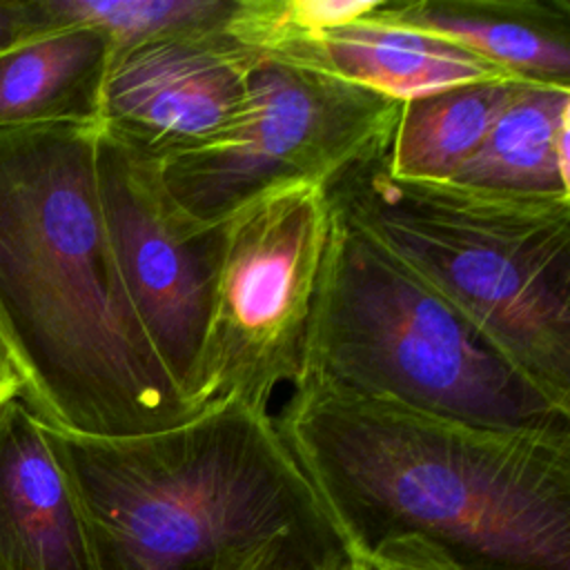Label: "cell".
<instances>
[{
  "label": "cell",
  "mask_w": 570,
  "mask_h": 570,
  "mask_svg": "<svg viewBox=\"0 0 570 570\" xmlns=\"http://www.w3.org/2000/svg\"><path fill=\"white\" fill-rule=\"evenodd\" d=\"M274 421L350 557L416 534L494 570H570V419L481 425L303 379Z\"/></svg>",
  "instance_id": "1"
},
{
  "label": "cell",
  "mask_w": 570,
  "mask_h": 570,
  "mask_svg": "<svg viewBox=\"0 0 570 570\" xmlns=\"http://www.w3.org/2000/svg\"><path fill=\"white\" fill-rule=\"evenodd\" d=\"M100 122L0 131V338L47 425L145 434L196 412L129 301L107 236Z\"/></svg>",
  "instance_id": "2"
},
{
  "label": "cell",
  "mask_w": 570,
  "mask_h": 570,
  "mask_svg": "<svg viewBox=\"0 0 570 570\" xmlns=\"http://www.w3.org/2000/svg\"><path fill=\"white\" fill-rule=\"evenodd\" d=\"M42 430L100 570H214L285 530L341 539L269 410L220 401L127 436Z\"/></svg>",
  "instance_id": "3"
},
{
  "label": "cell",
  "mask_w": 570,
  "mask_h": 570,
  "mask_svg": "<svg viewBox=\"0 0 570 570\" xmlns=\"http://www.w3.org/2000/svg\"><path fill=\"white\" fill-rule=\"evenodd\" d=\"M325 196L570 414V198L407 180L383 154L334 176Z\"/></svg>",
  "instance_id": "4"
},
{
  "label": "cell",
  "mask_w": 570,
  "mask_h": 570,
  "mask_svg": "<svg viewBox=\"0 0 570 570\" xmlns=\"http://www.w3.org/2000/svg\"><path fill=\"white\" fill-rule=\"evenodd\" d=\"M330 212L298 381L314 379L481 425L570 419L465 316Z\"/></svg>",
  "instance_id": "5"
},
{
  "label": "cell",
  "mask_w": 570,
  "mask_h": 570,
  "mask_svg": "<svg viewBox=\"0 0 570 570\" xmlns=\"http://www.w3.org/2000/svg\"><path fill=\"white\" fill-rule=\"evenodd\" d=\"M401 102L374 89L258 58L243 100L205 140L158 160L178 207L216 225L287 185H321L385 154Z\"/></svg>",
  "instance_id": "6"
},
{
  "label": "cell",
  "mask_w": 570,
  "mask_h": 570,
  "mask_svg": "<svg viewBox=\"0 0 570 570\" xmlns=\"http://www.w3.org/2000/svg\"><path fill=\"white\" fill-rule=\"evenodd\" d=\"M330 216L325 187L301 183L272 189L223 220L198 410L220 401L269 410L274 392L298 381Z\"/></svg>",
  "instance_id": "7"
},
{
  "label": "cell",
  "mask_w": 570,
  "mask_h": 570,
  "mask_svg": "<svg viewBox=\"0 0 570 570\" xmlns=\"http://www.w3.org/2000/svg\"><path fill=\"white\" fill-rule=\"evenodd\" d=\"M96 180L111 252L129 301L167 374L194 412L223 223L187 216L158 160L98 127Z\"/></svg>",
  "instance_id": "8"
},
{
  "label": "cell",
  "mask_w": 570,
  "mask_h": 570,
  "mask_svg": "<svg viewBox=\"0 0 570 570\" xmlns=\"http://www.w3.org/2000/svg\"><path fill=\"white\" fill-rule=\"evenodd\" d=\"M256 60L225 27L114 51L100 125L160 160L205 140L234 114Z\"/></svg>",
  "instance_id": "9"
},
{
  "label": "cell",
  "mask_w": 570,
  "mask_h": 570,
  "mask_svg": "<svg viewBox=\"0 0 570 570\" xmlns=\"http://www.w3.org/2000/svg\"><path fill=\"white\" fill-rule=\"evenodd\" d=\"M0 570H100L42 421L20 399L0 405Z\"/></svg>",
  "instance_id": "10"
},
{
  "label": "cell",
  "mask_w": 570,
  "mask_h": 570,
  "mask_svg": "<svg viewBox=\"0 0 570 570\" xmlns=\"http://www.w3.org/2000/svg\"><path fill=\"white\" fill-rule=\"evenodd\" d=\"M261 58L323 71L399 102L456 85L512 78L450 40L374 20L370 13L341 27L292 36Z\"/></svg>",
  "instance_id": "11"
},
{
  "label": "cell",
  "mask_w": 570,
  "mask_h": 570,
  "mask_svg": "<svg viewBox=\"0 0 570 570\" xmlns=\"http://www.w3.org/2000/svg\"><path fill=\"white\" fill-rule=\"evenodd\" d=\"M370 16L450 40L512 78L570 89L566 0H379Z\"/></svg>",
  "instance_id": "12"
},
{
  "label": "cell",
  "mask_w": 570,
  "mask_h": 570,
  "mask_svg": "<svg viewBox=\"0 0 570 570\" xmlns=\"http://www.w3.org/2000/svg\"><path fill=\"white\" fill-rule=\"evenodd\" d=\"M111 58L105 33L69 27L0 53V131L60 122H100Z\"/></svg>",
  "instance_id": "13"
},
{
  "label": "cell",
  "mask_w": 570,
  "mask_h": 570,
  "mask_svg": "<svg viewBox=\"0 0 570 570\" xmlns=\"http://www.w3.org/2000/svg\"><path fill=\"white\" fill-rule=\"evenodd\" d=\"M570 89L521 82L454 183L570 198Z\"/></svg>",
  "instance_id": "14"
},
{
  "label": "cell",
  "mask_w": 570,
  "mask_h": 570,
  "mask_svg": "<svg viewBox=\"0 0 570 570\" xmlns=\"http://www.w3.org/2000/svg\"><path fill=\"white\" fill-rule=\"evenodd\" d=\"M521 82L479 80L401 102L383 154L387 171L407 180H452Z\"/></svg>",
  "instance_id": "15"
},
{
  "label": "cell",
  "mask_w": 570,
  "mask_h": 570,
  "mask_svg": "<svg viewBox=\"0 0 570 570\" xmlns=\"http://www.w3.org/2000/svg\"><path fill=\"white\" fill-rule=\"evenodd\" d=\"M42 31L89 27L111 53L138 42L200 29H223L236 0H36Z\"/></svg>",
  "instance_id": "16"
},
{
  "label": "cell",
  "mask_w": 570,
  "mask_h": 570,
  "mask_svg": "<svg viewBox=\"0 0 570 570\" xmlns=\"http://www.w3.org/2000/svg\"><path fill=\"white\" fill-rule=\"evenodd\" d=\"M345 557L350 552L336 537L285 530L229 552L214 570H330Z\"/></svg>",
  "instance_id": "17"
},
{
  "label": "cell",
  "mask_w": 570,
  "mask_h": 570,
  "mask_svg": "<svg viewBox=\"0 0 570 570\" xmlns=\"http://www.w3.org/2000/svg\"><path fill=\"white\" fill-rule=\"evenodd\" d=\"M363 561L370 570H494L416 534L387 539Z\"/></svg>",
  "instance_id": "18"
},
{
  "label": "cell",
  "mask_w": 570,
  "mask_h": 570,
  "mask_svg": "<svg viewBox=\"0 0 570 570\" xmlns=\"http://www.w3.org/2000/svg\"><path fill=\"white\" fill-rule=\"evenodd\" d=\"M45 33L36 0H0V53Z\"/></svg>",
  "instance_id": "19"
},
{
  "label": "cell",
  "mask_w": 570,
  "mask_h": 570,
  "mask_svg": "<svg viewBox=\"0 0 570 570\" xmlns=\"http://www.w3.org/2000/svg\"><path fill=\"white\" fill-rule=\"evenodd\" d=\"M20 392H22L20 374L16 370V363L9 354V350L4 347V343L0 338V405L11 399H20Z\"/></svg>",
  "instance_id": "20"
},
{
  "label": "cell",
  "mask_w": 570,
  "mask_h": 570,
  "mask_svg": "<svg viewBox=\"0 0 570 570\" xmlns=\"http://www.w3.org/2000/svg\"><path fill=\"white\" fill-rule=\"evenodd\" d=\"M330 570H370L367 561L356 559V557H345L343 561H338L336 566H332Z\"/></svg>",
  "instance_id": "21"
}]
</instances>
